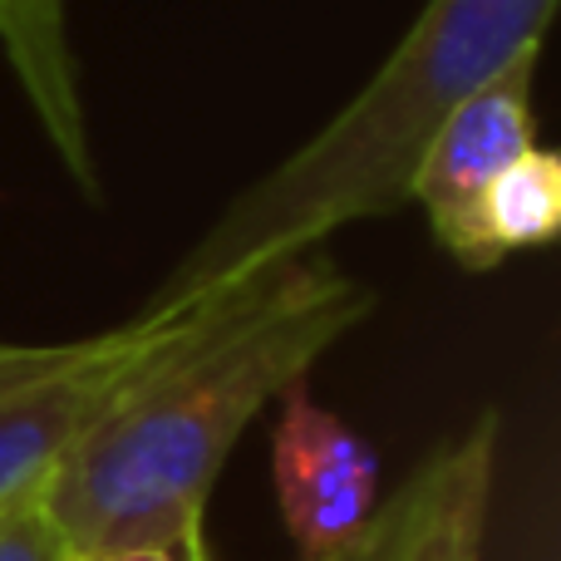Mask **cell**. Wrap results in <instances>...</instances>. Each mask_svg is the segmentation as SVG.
<instances>
[{
	"label": "cell",
	"instance_id": "7",
	"mask_svg": "<svg viewBox=\"0 0 561 561\" xmlns=\"http://www.w3.org/2000/svg\"><path fill=\"white\" fill-rule=\"evenodd\" d=\"M0 49L25 94L30 114L49 138V153L65 163L84 197H99V163L89 144V114L79 99V69L65 30V0H0Z\"/></svg>",
	"mask_w": 561,
	"mask_h": 561
},
{
	"label": "cell",
	"instance_id": "2",
	"mask_svg": "<svg viewBox=\"0 0 561 561\" xmlns=\"http://www.w3.org/2000/svg\"><path fill=\"white\" fill-rule=\"evenodd\" d=\"M557 0H428L365 89L222 207L153 300H187L266 262H286L330 232L409 203L428 138L513 59L537 55Z\"/></svg>",
	"mask_w": 561,
	"mask_h": 561
},
{
	"label": "cell",
	"instance_id": "4",
	"mask_svg": "<svg viewBox=\"0 0 561 561\" xmlns=\"http://www.w3.org/2000/svg\"><path fill=\"white\" fill-rule=\"evenodd\" d=\"M537 55H523L493 75L473 99L444 118L409 178V203L424 207L428 232L438 252H448L463 272L483 276L497 272L503 256L493 252L483 232V193L507 163L537 148V108H533V79Z\"/></svg>",
	"mask_w": 561,
	"mask_h": 561
},
{
	"label": "cell",
	"instance_id": "6",
	"mask_svg": "<svg viewBox=\"0 0 561 561\" xmlns=\"http://www.w3.org/2000/svg\"><path fill=\"white\" fill-rule=\"evenodd\" d=\"M497 414L483 409L463 438L444 444L399 488L394 561H483V527L493 503Z\"/></svg>",
	"mask_w": 561,
	"mask_h": 561
},
{
	"label": "cell",
	"instance_id": "8",
	"mask_svg": "<svg viewBox=\"0 0 561 561\" xmlns=\"http://www.w3.org/2000/svg\"><path fill=\"white\" fill-rule=\"evenodd\" d=\"M483 232L493 252H533L557 242L561 232V158L547 148H527L517 163H507L483 193Z\"/></svg>",
	"mask_w": 561,
	"mask_h": 561
},
{
	"label": "cell",
	"instance_id": "5",
	"mask_svg": "<svg viewBox=\"0 0 561 561\" xmlns=\"http://www.w3.org/2000/svg\"><path fill=\"white\" fill-rule=\"evenodd\" d=\"M272 483L300 561L345 547L379 507V458L340 414L310 399L306 379L276 399Z\"/></svg>",
	"mask_w": 561,
	"mask_h": 561
},
{
	"label": "cell",
	"instance_id": "10",
	"mask_svg": "<svg viewBox=\"0 0 561 561\" xmlns=\"http://www.w3.org/2000/svg\"><path fill=\"white\" fill-rule=\"evenodd\" d=\"M394 542H399V497H389L345 547H335L330 557H316V561H394Z\"/></svg>",
	"mask_w": 561,
	"mask_h": 561
},
{
	"label": "cell",
	"instance_id": "9",
	"mask_svg": "<svg viewBox=\"0 0 561 561\" xmlns=\"http://www.w3.org/2000/svg\"><path fill=\"white\" fill-rule=\"evenodd\" d=\"M65 557L69 547L59 537V527L49 523L39 493L0 507V561H65Z\"/></svg>",
	"mask_w": 561,
	"mask_h": 561
},
{
	"label": "cell",
	"instance_id": "11",
	"mask_svg": "<svg viewBox=\"0 0 561 561\" xmlns=\"http://www.w3.org/2000/svg\"><path fill=\"white\" fill-rule=\"evenodd\" d=\"M65 561H213V547H114V552H69Z\"/></svg>",
	"mask_w": 561,
	"mask_h": 561
},
{
	"label": "cell",
	"instance_id": "1",
	"mask_svg": "<svg viewBox=\"0 0 561 561\" xmlns=\"http://www.w3.org/2000/svg\"><path fill=\"white\" fill-rule=\"evenodd\" d=\"M375 310L310 247L193 296L183 325L118 385L45 478L39 503L69 552L203 547L222 463L266 404Z\"/></svg>",
	"mask_w": 561,
	"mask_h": 561
},
{
	"label": "cell",
	"instance_id": "3",
	"mask_svg": "<svg viewBox=\"0 0 561 561\" xmlns=\"http://www.w3.org/2000/svg\"><path fill=\"white\" fill-rule=\"evenodd\" d=\"M187 300H148L144 316L65 345H0V507L35 497L94 414L183 325Z\"/></svg>",
	"mask_w": 561,
	"mask_h": 561
}]
</instances>
